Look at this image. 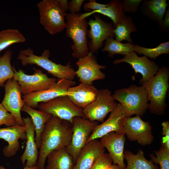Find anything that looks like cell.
Segmentation results:
<instances>
[{
	"label": "cell",
	"instance_id": "6da1fadb",
	"mask_svg": "<svg viewBox=\"0 0 169 169\" xmlns=\"http://www.w3.org/2000/svg\"><path fill=\"white\" fill-rule=\"evenodd\" d=\"M72 134L70 123L51 115L45 123L41 134V145L36 165L38 169H45V161L50 152L70 145Z\"/></svg>",
	"mask_w": 169,
	"mask_h": 169
},
{
	"label": "cell",
	"instance_id": "7a4b0ae2",
	"mask_svg": "<svg viewBox=\"0 0 169 169\" xmlns=\"http://www.w3.org/2000/svg\"><path fill=\"white\" fill-rule=\"evenodd\" d=\"M169 78L168 67L162 66L154 76L141 84L150 101L148 109L152 114L161 115L165 113L166 96L169 87Z\"/></svg>",
	"mask_w": 169,
	"mask_h": 169
},
{
	"label": "cell",
	"instance_id": "3957f363",
	"mask_svg": "<svg viewBox=\"0 0 169 169\" xmlns=\"http://www.w3.org/2000/svg\"><path fill=\"white\" fill-rule=\"evenodd\" d=\"M50 51L46 49L40 56L34 53L32 49L29 48L20 50L17 58L23 66L28 64H36L43 68L59 79L73 80L76 76L75 70L69 63L64 65L56 64L49 59Z\"/></svg>",
	"mask_w": 169,
	"mask_h": 169
},
{
	"label": "cell",
	"instance_id": "277c9868",
	"mask_svg": "<svg viewBox=\"0 0 169 169\" xmlns=\"http://www.w3.org/2000/svg\"><path fill=\"white\" fill-rule=\"evenodd\" d=\"M112 96L121 105L126 117L134 115L142 116L148 108L149 101L146 90L142 85L132 84L128 88L118 89Z\"/></svg>",
	"mask_w": 169,
	"mask_h": 169
},
{
	"label": "cell",
	"instance_id": "5b68a950",
	"mask_svg": "<svg viewBox=\"0 0 169 169\" xmlns=\"http://www.w3.org/2000/svg\"><path fill=\"white\" fill-rule=\"evenodd\" d=\"M82 13H66V35L73 41L72 55L80 59L86 56L89 52L87 34L88 24L85 18L81 19Z\"/></svg>",
	"mask_w": 169,
	"mask_h": 169
},
{
	"label": "cell",
	"instance_id": "8992f818",
	"mask_svg": "<svg viewBox=\"0 0 169 169\" xmlns=\"http://www.w3.org/2000/svg\"><path fill=\"white\" fill-rule=\"evenodd\" d=\"M40 22L50 34L62 32L66 27L65 13L57 0H43L37 4Z\"/></svg>",
	"mask_w": 169,
	"mask_h": 169
},
{
	"label": "cell",
	"instance_id": "52a82bcc",
	"mask_svg": "<svg viewBox=\"0 0 169 169\" xmlns=\"http://www.w3.org/2000/svg\"><path fill=\"white\" fill-rule=\"evenodd\" d=\"M13 77L18 82L22 95H23L33 92H39L47 90L57 81L55 78H49L42 70L34 68L32 75L25 73L23 70H16L14 66Z\"/></svg>",
	"mask_w": 169,
	"mask_h": 169
},
{
	"label": "cell",
	"instance_id": "ba28073f",
	"mask_svg": "<svg viewBox=\"0 0 169 169\" xmlns=\"http://www.w3.org/2000/svg\"><path fill=\"white\" fill-rule=\"evenodd\" d=\"M38 108L39 110L56 116L72 124L74 117L84 118L83 109L76 106L67 95L40 103Z\"/></svg>",
	"mask_w": 169,
	"mask_h": 169
},
{
	"label": "cell",
	"instance_id": "9c48e42d",
	"mask_svg": "<svg viewBox=\"0 0 169 169\" xmlns=\"http://www.w3.org/2000/svg\"><path fill=\"white\" fill-rule=\"evenodd\" d=\"M98 125L96 121H91L84 117L77 116L74 118L71 141L66 148L73 156L75 163L79 152L86 144Z\"/></svg>",
	"mask_w": 169,
	"mask_h": 169
},
{
	"label": "cell",
	"instance_id": "30bf717a",
	"mask_svg": "<svg viewBox=\"0 0 169 169\" xmlns=\"http://www.w3.org/2000/svg\"><path fill=\"white\" fill-rule=\"evenodd\" d=\"M117 104L108 89H100L95 100L83 109L84 117L91 121L103 122Z\"/></svg>",
	"mask_w": 169,
	"mask_h": 169
},
{
	"label": "cell",
	"instance_id": "8fae6325",
	"mask_svg": "<svg viewBox=\"0 0 169 169\" xmlns=\"http://www.w3.org/2000/svg\"><path fill=\"white\" fill-rule=\"evenodd\" d=\"M122 122L124 132L129 140L137 141L142 146L152 143L154 137L149 122L143 120L139 115L124 117Z\"/></svg>",
	"mask_w": 169,
	"mask_h": 169
},
{
	"label": "cell",
	"instance_id": "7c38bea8",
	"mask_svg": "<svg viewBox=\"0 0 169 169\" xmlns=\"http://www.w3.org/2000/svg\"><path fill=\"white\" fill-rule=\"evenodd\" d=\"M90 27L87 37L90 39L88 47L90 52L94 54L101 48L103 42L108 38L115 37L113 23L103 20L99 14L95 16V19H90L88 22Z\"/></svg>",
	"mask_w": 169,
	"mask_h": 169
},
{
	"label": "cell",
	"instance_id": "4fadbf2b",
	"mask_svg": "<svg viewBox=\"0 0 169 169\" xmlns=\"http://www.w3.org/2000/svg\"><path fill=\"white\" fill-rule=\"evenodd\" d=\"M76 83L73 80L59 79L49 89L42 91L32 92L22 96L25 105L35 109L39 103L46 102L54 98L67 95L69 88Z\"/></svg>",
	"mask_w": 169,
	"mask_h": 169
},
{
	"label": "cell",
	"instance_id": "5bb4252c",
	"mask_svg": "<svg viewBox=\"0 0 169 169\" xmlns=\"http://www.w3.org/2000/svg\"><path fill=\"white\" fill-rule=\"evenodd\" d=\"M4 87L5 94L1 104L14 117L17 125L24 126L21 111L25 104L18 82L13 78L9 79Z\"/></svg>",
	"mask_w": 169,
	"mask_h": 169
},
{
	"label": "cell",
	"instance_id": "9a60e30c",
	"mask_svg": "<svg viewBox=\"0 0 169 169\" xmlns=\"http://www.w3.org/2000/svg\"><path fill=\"white\" fill-rule=\"evenodd\" d=\"M78 59L76 62L78 69L75 73L80 83L92 85L94 81L105 78V74L100 69H105V66L99 64L91 52L89 51L86 56Z\"/></svg>",
	"mask_w": 169,
	"mask_h": 169
},
{
	"label": "cell",
	"instance_id": "2e32d148",
	"mask_svg": "<svg viewBox=\"0 0 169 169\" xmlns=\"http://www.w3.org/2000/svg\"><path fill=\"white\" fill-rule=\"evenodd\" d=\"M123 62L129 64L134 70L135 74L132 76V80L135 79V76L137 73H140L142 75V78L139 81L141 84L154 76L160 69L154 61L150 60L144 55L139 57L134 51L124 56L122 58L115 60L113 64H116Z\"/></svg>",
	"mask_w": 169,
	"mask_h": 169
},
{
	"label": "cell",
	"instance_id": "e0dca14e",
	"mask_svg": "<svg viewBox=\"0 0 169 169\" xmlns=\"http://www.w3.org/2000/svg\"><path fill=\"white\" fill-rule=\"evenodd\" d=\"M125 117H126L125 114L121 105L119 103H117L115 107L110 112L107 120L96 126L87 143L101 138L110 132L125 133L123 131L122 120Z\"/></svg>",
	"mask_w": 169,
	"mask_h": 169
},
{
	"label": "cell",
	"instance_id": "ac0fdd59",
	"mask_svg": "<svg viewBox=\"0 0 169 169\" xmlns=\"http://www.w3.org/2000/svg\"><path fill=\"white\" fill-rule=\"evenodd\" d=\"M125 134L115 132L109 133L101 138L100 141L108 151L113 164L121 169H125L124 163V147Z\"/></svg>",
	"mask_w": 169,
	"mask_h": 169
},
{
	"label": "cell",
	"instance_id": "d6986e66",
	"mask_svg": "<svg viewBox=\"0 0 169 169\" xmlns=\"http://www.w3.org/2000/svg\"><path fill=\"white\" fill-rule=\"evenodd\" d=\"M25 125H16L4 128H0V139H4L8 143L3 149V155L9 158L16 154L19 150L20 145L19 140L26 139Z\"/></svg>",
	"mask_w": 169,
	"mask_h": 169
},
{
	"label": "cell",
	"instance_id": "ffe728a7",
	"mask_svg": "<svg viewBox=\"0 0 169 169\" xmlns=\"http://www.w3.org/2000/svg\"><path fill=\"white\" fill-rule=\"evenodd\" d=\"M105 151L100 141L97 139L89 141L79 152L74 169H90Z\"/></svg>",
	"mask_w": 169,
	"mask_h": 169
},
{
	"label": "cell",
	"instance_id": "44dd1931",
	"mask_svg": "<svg viewBox=\"0 0 169 169\" xmlns=\"http://www.w3.org/2000/svg\"><path fill=\"white\" fill-rule=\"evenodd\" d=\"M22 118L26 127L27 141L26 148L20 160L23 165L26 161L25 166L33 167L36 166L39 154L34 137V128L31 118L27 116Z\"/></svg>",
	"mask_w": 169,
	"mask_h": 169
},
{
	"label": "cell",
	"instance_id": "7402d4cb",
	"mask_svg": "<svg viewBox=\"0 0 169 169\" xmlns=\"http://www.w3.org/2000/svg\"><path fill=\"white\" fill-rule=\"evenodd\" d=\"M98 91L92 85L80 83L69 88L67 96L76 106L83 109L95 100Z\"/></svg>",
	"mask_w": 169,
	"mask_h": 169
},
{
	"label": "cell",
	"instance_id": "603a6c76",
	"mask_svg": "<svg viewBox=\"0 0 169 169\" xmlns=\"http://www.w3.org/2000/svg\"><path fill=\"white\" fill-rule=\"evenodd\" d=\"M45 169H74L75 164L66 147L54 150L47 156Z\"/></svg>",
	"mask_w": 169,
	"mask_h": 169
},
{
	"label": "cell",
	"instance_id": "cb8c5ba5",
	"mask_svg": "<svg viewBox=\"0 0 169 169\" xmlns=\"http://www.w3.org/2000/svg\"><path fill=\"white\" fill-rule=\"evenodd\" d=\"M123 10L122 1L113 0L109 2L107 6L100 9L84 13H82L80 18H85L95 13H99L110 18L113 22V27L115 28L126 15L123 13Z\"/></svg>",
	"mask_w": 169,
	"mask_h": 169
},
{
	"label": "cell",
	"instance_id": "d4e9b609",
	"mask_svg": "<svg viewBox=\"0 0 169 169\" xmlns=\"http://www.w3.org/2000/svg\"><path fill=\"white\" fill-rule=\"evenodd\" d=\"M21 111L27 113L31 117L36 133L35 142L38 148L40 149L41 145V134L45 123L52 115L25 105L22 108Z\"/></svg>",
	"mask_w": 169,
	"mask_h": 169
},
{
	"label": "cell",
	"instance_id": "484cf974",
	"mask_svg": "<svg viewBox=\"0 0 169 169\" xmlns=\"http://www.w3.org/2000/svg\"><path fill=\"white\" fill-rule=\"evenodd\" d=\"M124 159L127 161L125 169H160L151 160L146 159L141 149H138L136 154L129 150L124 151Z\"/></svg>",
	"mask_w": 169,
	"mask_h": 169
},
{
	"label": "cell",
	"instance_id": "4316f807",
	"mask_svg": "<svg viewBox=\"0 0 169 169\" xmlns=\"http://www.w3.org/2000/svg\"><path fill=\"white\" fill-rule=\"evenodd\" d=\"M137 31L136 27L131 17L125 15L114 28L113 32L117 41L121 42L126 40L131 44H133V40L131 38V34Z\"/></svg>",
	"mask_w": 169,
	"mask_h": 169
},
{
	"label": "cell",
	"instance_id": "83f0119b",
	"mask_svg": "<svg viewBox=\"0 0 169 169\" xmlns=\"http://www.w3.org/2000/svg\"><path fill=\"white\" fill-rule=\"evenodd\" d=\"M135 45L129 42L123 43L110 37L105 40V46L101 49V51L108 52V56L111 58L116 54H120L124 56L134 51Z\"/></svg>",
	"mask_w": 169,
	"mask_h": 169
},
{
	"label": "cell",
	"instance_id": "f1b7e54d",
	"mask_svg": "<svg viewBox=\"0 0 169 169\" xmlns=\"http://www.w3.org/2000/svg\"><path fill=\"white\" fill-rule=\"evenodd\" d=\"M26 41L24 35L17 29L9 28L0 31V52L15 43Z\"/></svg>",
	"mask_w": 169,
	"mask_h": 169
},
{
	"label": "cell",
	"instance_id": "f546056e",
	"mask_svg": "<svg viewBox=\"0 0 169 169\" xmlns=\"http://www.w3.org/2000/svg\"><path fill=\"white\" fill-rule=\"evenodd\" d=\"M12 54V51L8 49L0 56V87H4L5 82L13 77L14 71L11 63Z\"/></svg>",
	"mask_w": 169,
	"mask_h": 169
},
{
	"label": "cell",
	"instance_id": "4dcf8cb0",
	"mask_svg": "<svg viewBox=\"0 0 169 169\" xmlns=\"http://www.w3.org/2000/svg\"><path fill=\"white\" fill-rule=\"evenodd\" d=\"M134 52L155 60L161 55L169 53V42L161 43L153 48H145L137 44H135Z\"/></svg>",
	"mask_w": 169,
	"mask_h": 169
},
{
	"label": "cell",
	"instance_id": "1f68e13d",
	"mask_svg": "<svg viewBox=\"0 0 169 169\" xmlns=\"http://www.w3.org/2000/svg\"><path fill=\"white\" fill-rule=\"evenodd\" d=\"M154 152L156 156L152 154L149 155L153 162L159 164L160 169H169V152L162 146Z\"/></svg>",
	"mask_w": 169,
	"mask_h": 169
},
{
	"label": "cell",
	"instance_id": "d6a6232c",
	"mask_svg": "<svg viewBox=\"0 0 169 169\" xmlns=\"http://www.w3.org/2000/svg\"><path fill=\"white\" fill-rule=\"evenodd\" d=\"M17 125L14 117L0 104V126L5 125L10 127Z\"/></svg>",
	"mask_w": 169,
	"mask_h": 169
},
{
	"label": "cell",
	"instance_id": "836d02e7",
	"mask_svg": "<svg viewBox=\"0 0 169 169\" xmlns=\"http://www.w3.org/2000/svg\"><path fill=\"white\" fill-rule=\"evenodd\" d=\"M112 162L109 153L105 152L96 160L90 169H107Z\"/></svg>",
	"mask_w": 169,
	"mask_h": 169
},
{
	"label": "cell",
	"instance_id": "e575fe53",
	"mask_svg": "<svg viewBox=\"0 0 169 169\" xmlns=\"http://www.w3.org/2000/svg\"><path fill=\"white\" fill-rule=\"evenodd\" d=\"M123 10L125 12L136 13L138 10L139 6L142 0H123Z\"/></svg>",
	"mask_w": 169,
	"mask_h": 169
},
{
	"label": "cell",
	"instance_id": "d590c367",
	"mask_svg": "<svg viewBox=\"0 0 169 169\" xmlns=\"http://www.w3.org/2000/svg\"><path fill=\"white\" fill-rule=\"evenodd\" d=\"M162 135L161 141V146H163L166 151L169 152V122L167 120L162 122Z\"/></svg>",
	"mask_w": 169,
	"mask_h": 169
},
{
	"label": "cell",
	"instance_id": "8d00e7d4",
	"mask_svg": "<svg viewBox=\"0 0 169 169\" xmlns=\"http://www.w3.org/2000/svg\"><path fill=\"white\" fill-rule=\"evenodd\" d=\"M168 5L166 2L155 10L150 13L153 18L158 22L159 24L161 22L163 19Z\"/></svg>",
	"mask_w": 169,
	"mask_h": 169
},
{
	"label": "cell",
	"instance_id": "74e56055",
	"mask_svg": "<svg viewBox=\"0 0 169 169\" xmlns=\"http://www.w3.org/2000/svg\"><path fill=\"white\" fill-rule=\"evenodd\" d=\"M107 5L108 4H100L97 3L96 0H91L84 3V8L85 11H89L90 10L94 11L106 7Z\"/></svg>",
	"mask_w": 169,
	"mask_h": 169
},
{
	"label": "cell",
	"instance_id": "f35d334b",
	"mask_svg": "<svg viewBox=\"0 0 169 169\" xmlns=\"http://www.w3.org/2000/svg\"><path fill=\"white\" fill-rule=\"evenodd\" d=\"M145 1V5L149 13L154 11L166 2V0H152Z\"/></svg>",
	"mask_w": 169,
	"mask_h": 169
},
{
	"label": "cell",
	"instance_id": "ab89813d",
	"mask_svg": "<svg viewBox=\"0 0 169 169\" xmlns=\"http://www.w3.org/2000/svg\"><path fill=\"white\" fill-rule=\"evenodd\" d=\"M84 0H72L69 4L68 10L70 13H79Z\"/></svg>",
	"mask_w": 169,
	"mask_h": 169
},
{
	"label": "cell",
	"instance_id": "60d3db41",
	"mask_svg": "<svg viewBox=\"0 0 169 169\" xmlns=\"http://www.w3.org/2000/svg\"><path fill=\"white\" fill-rule=\"evenodd\" d=\"M164 18L161 22L159 23L160 27L162 29L167 30L169 27V8L166 11Z\"/></svg>",
	"mask_w": 169,
	"mask_h": 169
},
{
	"label": "cell",
	"instance_id": "b9f144b4",
	"mask_svg": "<svg viewBox=\"0 0 169 169\" xmlns=\"http://www.w3.org/2000/svg\"><path fill=\"white\" fill-rule=\"evenodd\" d=\"M64 11L66 13L68 10L69 3L67 0H57Z\"/></svg>",
	"mask_w": 169,
	"mask_h": 169
},
{
	"label": "cell",
	"instance_id": "7bdbcfd3",
	"mask_svg": "<svg viewBox=\"0 0 169 169\" xmlns=\"http://www.w3.org/2000/svg\"><path fill=\"white\" fill-rule=\"evenodd\" d=\"M0 169H7L5 168L4 167H3V166H0ZM23 169H38V168L36 166H33V167H29L24 166Z\"/></svg>",
	"mask_w": 169,
	"mask_h": 169
},
{
	"label": "cell",
	"instance_id": "ee69618b",
	"mask_svg": "<svg viewBox=\"0 0 169 169\" xmlns=\"http://www.w3.org/2000/svg\"><path fill=\"white\" fill-rule=\"evenodd\" d=\"M107 169H121L117 165L113 164L111 165Z\"/></svg>",
	"mask_w": 169,
	"mask_h": 169
}]
</instances>
